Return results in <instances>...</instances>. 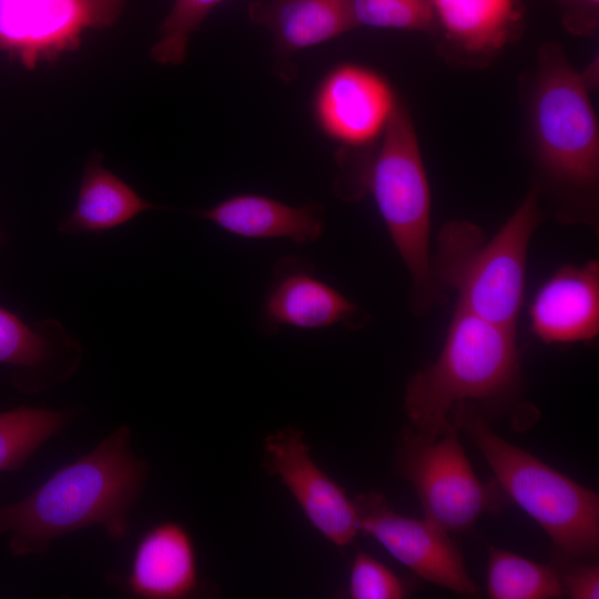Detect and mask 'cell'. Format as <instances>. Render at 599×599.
<instances>
[{"label": "cell", "mask_w": 599, "mask_h": 599, "mask_svg": "<svg viewBox=\"0 0 599 599\" xmlns=\"http://www.w3.org/2000/svg\"><path fill=\"white\" fill-rule=\"evenodd\" d=\"M357 27L437 34L430 0H352Z\"/></svg>", "instance_id": "7402d4cb"}, {"label": "cell", "mask_w": 599, "mask_h": 599, "mask_svg": "<svg viewBox=\"0 0 599 599\" xmlns=\"http://www.w3.org/2000/svg\"><path fill=\"white\" fill-rule=\"evenodd\" d=\"M396 103L390 87L380 75L346 64L325 79L316 112L331 136L347 146L362 148L382 136Z\"/></svg>", "instance_id": "8fae6325"}, {"label": "cell", "mask_w": 599, "mask_h": 599, "mask_svg": "<svg viewBox=\"0 0 599 599\" xmlns=\"http://www.w3.org/2000/svg\"><path fill=\"white\" fill-rule=\"evenodd\" d=\"M154 207L105 169L100 159H92L84 169L75 206L60 230L65 233L104 232Z\"/></svg>", "instance_id": "ac0fdd59"}, {"label": "cell", "mask_w": 599, "mask_h": 599, "mask_svg": "<svg viewBox=\"0 0 599 599\" xmlns=\"http://www.w3.org/2000/svg\"><path fill=\"white\" fill-rule=\"evenodd\" d=\"M264 467L290 490L311 525L336 547L359 532L353 499L312 458L301 430L280 429L264 439Z\"/></svg>", "instance_id": "30bf717a"}, {"label": "cell", "mask_w": 599, "mask_h": 599, "mask_svg": "<svg viewBox=\"0 0 599 599\" xmlns=\"http://www.w3.org/2000/svg\"><path fill=\"white\" fill-rule=\"evenodd\" d=\"M537 195L534 189L488 240L479 226L465 220L441 227L430 273L435 284L456 292V307L516 328L525 294L528 247L541 221Z\"/></svg>", "instance_id": "3957f363"}, {"label": "cell", "mask_w": 599, "mask_h": 599, "mask_svg": "<svg viewBox=\"0 0 599 599\" xmlns=\"http://www.w3.org/2000/svg\"><path fill=\"white\" fill-rule=\"evenodd\" d=\"M531 332L545 344L589 342L599 334V264L565 265L529 306Z\"/></svg>", "instance_id": "5bb4252c"}, {"label": "cell", "mask_w": 599, "mask_h": 599, "mask_svg": "<svg viewBox=\"0 0 599 599\" xmlns=\"http://www.w3.org/2000/svg\"><path fill=\"white\" fill-rule=\"evenodd\" d=\"M224 0H173L160 27V38L151 58L161 64L179 65L186 57L190 35L199 30L209 13Z\"/></svg>", "instance_id": "44dd1931"}, {"label": "cell", "mask_w": 599, "mask_h": 599, "mask_svg": "<svg viewBox=\"0 0 599 599\" xmlns=\"http://www.w3.org/2000/svg\"><path fill=\"white\" fill-rule=\"evenodd\" d=\"M559 575L564 595L569 598H599V568L597 565L576 564Z\"/></svg>", "instance_id": "484cf974"}, {"label": "cell", "mask_w": 599, "mask_h": 599, "mask_svg": "<svg viewBox=\"0 0 599 599\" xmlns=\"http://www.w3.org/2000/svg\"><path fill=\"white\" fill-rule=\"evenodd\" d=\"M353 501L359 531L376 539L418 577L459 595L477 592L463 555L447 531L426 518L394 511L375 491L358 495Z\"/></svg>", "instance_id": "9c48e42d"}, {"label": "cell", "mask_w": 599, "mask_h": 599, "mask_svg": "<svg viewBox=\"0 0 599 599\" xmlns=\"http://www.w3.org/2000/svg\"><path fill=\"white\" fill-rule=\"evenodd\" d=\"M71 413L19 406L0 413V474L17 471L69 423Z\"/></svg>", "instance_id": "d6986e66"}, {"label": "cell", "mask_w": 599, "mask_h": 599, "mask_svg": "<svg viewBox=\"0 0 599 599\" xmlns=\"http://www.w3.org/2000/svg\"><path fill=\"white\" fill-rule=\"evenodd\" d=\"M561 10L565 29L575 35H593L599 26V0H551Z\"/></svg>", "instance_id": "d4e9b609"}, {"label": "cell", "mask_w": 599, "mask_h": 599, "mask_svg": "<svg viewBox=\"0 0 599 599\" xmlns=\"http://www.w3.org/2000/svg\"><path fill=\"white\" fill-rule=\"evenodd\" d=\"M52 356L50 343L17 315L0 307V364L32 369Z\"/></svg>", "instance_id": "603a6c76"}, {"label": "cell", "mask_w": 599, "mask_h": 599, "mask_svg": "<svg viewBox=\"0 0 599 599\" xmlns=\"http://www.w3.org/2000/svg\"><path fill=\"white\" fill-rule=\"evenodd\" d=\"M396 461L418 496L424 518L447 532L466 531L484 512L502 506L505 495L496 483L487 485L476 476L454 424L434 439L406 429Z\"/></svg>", "instance_id": "52a82bcc"}, {"label": "cell", "mask_w": 599, "mask_h": 599, "mask_svg": "<svg viewBox=\"0 0 599 599\" xmlns=\"http://www.w3.org/2000/svg\"><path fill=\"white\" fill-rule=\"evenodd\" d=\"M123 585L143 599H185L196 593V551L187 529L176 521L150 527L134 548Z\"/></svg>", "instance_id": "2e32d148"}, {"label": "cell", "mask_w": 599, "mask_h": 599, "mask_svg": "<svg viewBox=\"0 0 599 599\" xmlns=\"http://www.w3.org/2000/svg\"><path fill=\"white\" fill-rule=\"evenodd\" d=\"M487 591L491 599H552L564 595L557 569L495 547L489 548Z\"/></svg>", "instance_id": "ffe728a7"}, {"label": "cell", "mask_w": 599, "mask_h": 599, "mask_svg": "<svg viewBox=\"0 0 599 599\" xmlns=\"http://www.w3.org/2000/svg\"><path fill=\"white\" fill-rule=\"evenodd\" d=\"M441 33L439 50L450 62L488 65L520 34L524 9L518 0H430Z\"/></svg>", "instance_id": "4fadbf2b"}, {"label": "cell", "mask_w": 599, "mask_h": 599, "mask_svg": "<svg viewBox=\"0 0 599 599\" xmlns=\"http://www.w3.org/2000/svg\"><path fill=\"white\" fill-rule=\"evenodd\" d=\"M347 593L353 599H402L407 596V586L384 564L358 550L351 566Z\"/></svg>", "instance_id": "cb8c5ba5"}, {"label": "cell", "mask_w": 599, "mask_h": 599, "mask_svg": "<svg viewBox=\"0 0 599 599\" xmlns=\"http://www.w3.org/2000/svg\"><path fill=\"white\" fill-rule=\"evenodd\" d=\"M588 88L559 45L540 48L530 101L535 150L551 177L577 187L599 179V128Z\"/></svg>", "instance_id": "8992f818"}, {"label": "cell", "mask_w": 599, "mask_h": 599, "mask_svg": "<svg viewBox=\"0 0 599 599\" xmlns=\"http://www.w3.org/2000/svg\"><path fill=\"white\" fill-rule=\"evenodd\" d=\"M149 473L148 460L131 449L130 426H119L26 497L0 504V535L16 557L44 554L55 539L88 527L123 540Z\"/></svg>", "instance_id": "6da1fadb"}, {"label": "cell", "mask_w": 599, "mask_h": 599, "mask_svg": "<svg viewBox=\"0 0 599 599\" xmlns=\"http://www.w3.org/2000/svg\"><path fill=\"white\" fill-rule=\"evenodd\" d=\"M518 378L516 328L456 307L438 357L408 380L405 409L413 430L434 439L453 424L456 403L501 397Z\"/></svg>", "instance_id": "7a4b0ae2"}, {"label": "cell", "mask_w": 599, "mask_h": 599, "mask_svg": "<svg viewBox=\"0 0 599 599\" xmlns=\"http://www.w3.org/2000/svg\"><path fill=\"white\" fill-rule=\"evenodd\" d=\"M223 231L245 238H287L311 243L324 230V207L317 203L292 206L258 194L229 197L197 213Z\"/></svg>", "instance_id": "e0dca14e"}, {"label": "cell", "mask_w": 599, "mask_h": 599, "mask_svg": "<svg viewBox=\"0 0 599 599\" xmlns=\"http://www.w3.org/2000/svg\"><path fill=\"white\" fill-rule=\"evenodd\" d=\"M366 319L357 305L316 277L308 262L291 257L277 263L258 318L267 334L283 325L319 329L344 324L356 328Z\"/></svg>", "instance_id": "7c38bea8"}, {"label": "cell", "mask_w": 599, "mask_h": 599, "mask_svg": "<svg viewBox=\"0 0 599 599\" xmlns=\"http://www.w3.org/2000/svg\"><path fill=\"white\" fill-rule=\"evenodd\" d=\"M367 175L392 241L414 284L418 311L439 298L429 257L430 190L409 112L397 101Z\"/></svg>", "instance_id": "5b68a950"}, {"label": "cell", "mask_w": 599, "mask_h": 599, "mask_svg": "<svg viewBox=\"0 0 599 599\" xmlns=\"http://www.w3.org/2000/svg\"><path fill=\"white\" fill-rule=\"evenodd\" d=\"M126 0H0V50L29 70L115 23Z\"/></svg>", "instance_id": "ba28073f"}, {"label": "cell", "mask_w": 599, "mask_h": 599, "mask_svg": "<svg viewBox=\"0 0 599 599\" xmlns=\"http://www.w3.org/2000/svg\"><path fill=\"white\" fill-rule=\"evenodd\" d=\"M451 423L473 441L506 498L517 504L569 558L599 549V497L497 435L471 402L456 403Z\"/></svg>", "instance_id": "277c9868"}, {"label": "cell", "mask_w": 599, "mask_h": 599, "mask_svg": "<svg viewBox=\"0 0 599 599\" xmlns=\"http://www.w3.org/2000/svg\"><path fill=\"white\" fill-rule=\"evenodd\" d=\"M248 20L273 37L275 74L284 81L295 77L294 55L358 28L352 0H255Z\"/></svg>", "instance_id": "9a60e30c"}]
</instances>
